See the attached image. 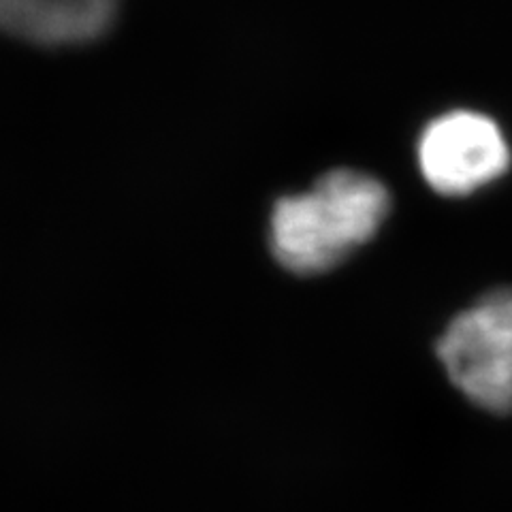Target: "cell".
Segmentation results:
<instances>
[{"label": "cell", "instance_id": "277c9868", "mask_svg": "<svg viewBox=\"0 0 512 512\" xmlns=\"http://www.w3.org/2000/svg\"><path fill=\"white\" fill-rule=\"evenodd\" d=\"M120 0H0V32L37 45H73L103 37Z\"/></svg>", "mask_w": 512, "mask_h": 512}, {"label": "cell", "instance_id": "6da1fadb", "mask_svg": "<svg viewBox=\"0 0 512 512\" xmlns=\"http://www.w3.org/2000/svg\"><path fill=\"white\" fill-rule=\"evenodd\" d=\"M391 197L376 178L352 169L323 175L308 192L284 197L271 214V250L288 271L323 274L376 235Z\"/></svg>", "mask_w": 512, "mask_h": 512}, {"label": "cell", "instance_id": "3957f363", "mask_svg": "<svg viewBox=\"0 0 512 512\" xmlns=\"http://www.w3.org/2000/svg\"><path fill=\"white\" fill-rule=\"evenodd\" d=\"M419 165L442 195H468L510 165L500 126L476 111H451L431 122L419 141Z\"/></svg>", "mask_w": 512, "mask_h": 512}, {"label": "cell", "instance_id": "7a4b0ae2", "mask_svg": "<svg viewBox=\"0 0 512 512\" xmlns=\"http://www.w3.org/2000/svg\"><path fill=\"white\" fill-rule=\"evenodd\" d=\"M436 359L463 404L489 419H510L512 288L459 312L436 342Z\"/></svg>", "mask_w": 512, "mask_h": 512}]
</instances>
